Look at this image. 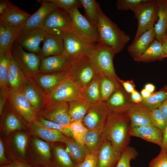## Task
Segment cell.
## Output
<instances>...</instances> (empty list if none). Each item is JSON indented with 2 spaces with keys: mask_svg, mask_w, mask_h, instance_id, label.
<instances>
[{
  "mask_svg": "<svg viewBox=\"0 0 167 167\" xmlns=\"http://www.w3.org/2000/svg\"><path fill=\"white\" fill-rule=\"evenodd\" d=\"M21 30V28L11 26L0 20V53L11 50Z\"/></svg>",
  "mask_w": 167,
  "mask_h": 167,
  "instance_id": "cell-28",
  "label": "cell"
},
{
  "mask_svg": "<svg viewBox=\"0 0 167 167\" xmlns=\"http://www.w3.org/2000/svg\"><path fill=\"white\" fill-rule=\"evenodd\" d=\"M72 19L69 13L56 8L47 15L41 28L48 33L63 35L71 31Z\"/></svg>",
  "mask_w": 167,
  "mask_h": 167,
  "instance_id": "cell-8",
  "label": "cell"
},
{
  "mask_svg": "<svg viewBox=\"0 0 167 167\" xmlns=\"http://www.w3.org/2000/svg\"><path fill=\"white\" fill-rule=\"evenodd\" d=\"M11 52L13 58L27 76L39 72L41 60L37 54L26 52L17 41L14 43Z\"/></svg>",
  "mask_w": 167,
  "mask_h": 167,
  "instance_id": "cell-9",
  "label": "cell"
},
{
  "mask_svg": "<svg viewBox=\"0 0 167 167\" xmlns=\"http://www.w3.org/2000/svg\"><path fill=\"white\" fill-rule=\"evenodd\" d=\"M50 146L53 152L50 167H76L66 149L55 143H51Z\"/></svg>",
  "mask_w": 167,
  "mask_h": 167,
  "instance_id": "cell-31",
  "label": "cell"
},
{
  "mask_svg": "<svg viewBox=\"0 0 167 167\" xmlns=\"http://www.w3.org/2000/svg\"><path fill=\"white\" fill-rule=\"evenodd\" d=\"M63 50L62 54L75 58L87 55L93 45L83 41L71 32L62 35Z\"/></svg>",
  "mask_w": 167,
  "mask_h": 167,
  "instance_id": "cell-15",
  "label": "cell"
},
{
  "mask_svg": "<svg viewBox=\"0 0 167 167\" xmlns=\"http://www.w3.org/2000/svg\"><path fill=\"white\" fill-rule=\"evenodd\" d=\"M41 5L38 10L28 19L22 27L21 31H28L41 28L46 17L54 9V5L49 0H38Z\"/></svg>",
  "mask_w": 167,
  "mask_h": 167,
  "instance_id": "cell-19",
  "label": "cell"
},
{
  "mask_svg": "<svg viewBox=\"0 0 167 167\" xmlns=\"http://www.w3.org/2000/svg\"><path fill=\"white\" fill-rule=\"evenodd\" d=\"M162 42V48L166 57H167V39L165 38Z\"/></svg>",
  "mask_w": 167,
  "mask_h": 167,
  "instance_id": "cell-59",
  "label": "cell"
},
{
  "mask_svg": "<svg viewBox=\"0 0 167 167\" xmlns=\"http://www.w3.org/2000/svg\"><path fill=\"white\" fill-rule=\"evenodd\" d=\"M100 80V75H97L89 84L80 90V98L91 105L101 101Z\"/></svg>",
  "mask_w": 167,
  "mask_h": 167,
  "instance_id": "cell-33",
  "label": "cell"
},
{
  "mask_svg": "<svg viewBox=\"0 0 167 167\" xmlns=\"http://www.w3.org/2000/svg\"><path fill=\"white\" fill-rule=\"evenodd\" d=\"M130 98L132 103L134 104L141 103L143 100L141 94L135 89L131 93Z\"/></svg>",
  "mask_w": 167,
  "mask_h": 167,
  "instance_id": "cell-55",
  "label": "cell"
},
{
  "mask_svg": "<svg viewBox=\"0 0 167 167\" xmlns=\"http://www.w3.org/2000/svg\"><path fill=\"white\" fill-rule=\"evenodd\" d=\"M116 54L113 48L98 43L92 46L87 55L97 74L120 83L113 64V59Z\"/></svg>",
  "mask_w": 167,
  "mask_h": 167,
  "instance_id": "cell-3",
  "label": "cell"
},
{
  "mask_svg": "<svg viewBox=\"0 0 167 167\" xmlns=\"http://www.w3.org/2000/svg\"><path fill=\"white\" fill-rule=\"evenodd\" d=\"M4 145L1 139H0V165L7 164L10 162L6 157L5 153Z\"/></svg>",
  "mask_w": 167,
  "mask_h": 167,
  "instance_id": "cell-54",
  "label": "cell"
},
{
  "mask_svg": "<svg viewBox=\"0 0 167 167\" xmlns=\"http://www.w3.org/2000/svg\"><path fill=\"white\" fill-rule=\"evenodd\" d=\"M130 127V119L127 113H111L107 127L102 133L103 139L110 141L114 149L121 152L129 146Z\"/></svg>",
  "mask_w": 167,
  "mask_h": 167,
  "instance_id": "cell-1",
  "label": "cell"
},
{
  "mask_svg": "<svg viewBox=\"0 0 167 167\" xmlns=\"http://www.w3.org/2000/svg\"><path fill=\"white\" fill-rule=\"evenodd\" d=\"M85 12V17L96 26L98 22V9L100 4L95 0H80Z\"/></svg>",
  "mask_w": 167,
  "mask_h": 167,
  "instance_id": "cell-38",
  "label": "cell"
},
{
  "mask_svg": "<svg viewBox=\"0 0 167 167\" xmlns=\"http://www.w3.org/2000/svg\"><path fill=\"white\" fill-rule=\"evenodd\" d=\"M138 155L136 148L128 146L121 152L120 158L115 167H131L130 161Z\"/></svg>",
  "mask_w": 167,
  "mask_h": 167,
  "instance_id": "cell-42",
  "label": "cell"
},
{
  "mask_svg": "<svg viewBox=\"0 0 167 167\" xmlns=\"http://www.w3.org/2000/svg\"><path fill=\"white\" fill-rule=\"evenodd\" d=\"M24 92L37 116L48 103L47 94L31 77H28Z\"/></svg>",
  "mask_w": 167,
  "mask_h": 167,
  "instance_id": "cell-13",
  "label": "cell"
},
{
  "mask_svg": "<svg viewBox=\"0 0 167 167\" xmlns=\"http://www.w3.org/2000/svg\"><path fill=\"white\" fill-rule=\"evenodd\" d=\"M151 94V93L145 88L143 89L141 92V94L143 98H146L149 97Z\"/></svg>",
  "mask_w": 167,
  "mask_h": 167,
  "instance_id": "cell-61",
  "label": "cell"
},
{
  "mask_svg": "<svg viewBox=\"0 0 167 167\" xmlns=\"http://www.w3.org/2000/svg\"><path fill=\"white\" fill-rule=\"evenodd\" d=\"M155 39L162 42L167 32V0H160L157 22L154 26Z\"/></svg>",
  "mask_w": 167,
  "mask_h": 167,
  "instance_id": "cell-30",
  "label": "cell"
},
{
  "mask_svg": "<svg viewBox=\"0 0 167 167\" xmlns=\"http://www.w3.org/2000/svg\"><path fill=\"white\" fill-rule=\"evenodd\" d=\"M68 103V113L72 122L82 121L91 105L81 98Z\"/></svg>",
  "mask_w": 167,
  "mask_h": 167,
  "instance_id": "cell-35",
  "label": "cell"
},
{
  "mask_svg": "<svg viewBox=\"0 0 167 167\" xmlns=\"http://www.w3.org/2000/svg\"><path fill=\"white\" fill-rule=\"evenodd\" d=\"M38 116L64 126L72 122L67 102H48Z\"/></svg>",
  "mask_w": 167,
  "mask_h": 167,
  "instance_id": "cell-14",
  "label": "cell"
},
{
  "mask_svg": "<svg viewBox=\"0 0 167 167\" xmlns=\"http://www.w3.org/2000/svg\"><path fill=\"white\" fill-rule=\"evenodd\" d=\"M148 167H167V152H160L150 162Z\"/></svg>",
  "mask_w": 167,
  "mask_h": 167,
  "instance_id": "cell-50",
  "label": "cell"
},
{
  "mask_svg": "<svg viewBox=\"0 0 167 167\" xmlns=\"http://www.w3.org/2000/svg\"><path fill=\"white\" fill-rule=\"evenodd\" d=\"M158 108L167 118V97L162 102Z\"/></svg>",
  "mask_w": 167,
  "mask_h": 167,
  "instance_id": "cell-57",
  "label": "cell"
},
{
  "mask_svg": "<svg viewBox=\"0 0 167 167\" xmlns=\"http://www.w3.org/2000/svg\"><path fill=\"white\" fill-rule=\"evenodd\" d=\"M119 81L125 91L127 93H131L135 89V85L132 80L125 81L119 79Z\"/></svg>",
  "mask_w": 167,
  "mask_h": 167,
  "instance_id": "cell-53",
  "label": "cell"
},
{
  "mask_svg": "<svg viewBox=\"0 0 167 167\" xmlns=\"http://www.w3.org/2000/svg\"><path fill=\"white\" fill-rule=\"evenodd\" d=\"M10 67L8 76V86L9 89L17 92H24L28 77L16 63L10 53Z\"/></svg>",
  "mask_w": 167,
  "mask_h": 167,
  "instance_id": "cell-23",
  "label": "cell"
},
{
  "mask_svg": "<svg viewBox=\"0 0 167 167\" xmlns=\"http://www.w3.org/2000/svg\"><path fill=\"white\" fill-rule=\"evenodd\" d=\"M148 113L154 126L164 132L167 123V118L158 108L152 110H149Z\"/></svg>",
  "mask_w": 167,
  "mask_h": 167,
  "instance_id": "cell-44",
  "label": "cell"
},
{
  "mask_svg": "<svg viewBox=\"0 0 167 167\" xmlns=\"http://www.w3.org/2000/svg\"><path fill=\"white\" fill-rule=\"evenodd\" d=\"M29 125L33 135L48 142H60L64 143L68 137L59 131L43 125L37 119Z\"/></svg>",
  "mask_w": 167,
  "mask_h": 167,
  "instance_id": "cell-27",
  "label": "cell"
},
{
  "mask_svg": "<svg viewBox=\"0 0 167 167\" xmlns=\"http://www.w3.org/2000/svg\"><path fill=\"white\" fill-rule=\"evenodd\" d=\"M31 15L10 1L6 9L0 14V20L11 26L21 29Z\"/></svg>",
  "mask_w": 167,
  "mask_h": 167,
  "instance_id": "cell-22",
  "label": "cell"
},
{
  "mask_svg": "<svg viewBox=\"0 0 167 167\" xmlns=\"http://www.w3.org/2000/svg\"><path fill=\"white\" fill-rule=\"evenodd\" d=\"M66 126L71 131L73 138L79 143L84 146V137L89 129L84 126L82 120L72 121Z\"/></svg>",
  "mask_w": 167,
  "mask_h": 167,
  "instance_id": "cell-41",
  "label": "cell"
},
{
  "mask_svg": "<svg viewBox=\"0 0 167 167\" xmlns=\"http://www.w3.org/2000/svg\"><path fill=\"white\" fill-rule=\"evenodd\" d=\"M144 88L151 93H153L155 89L154 86L151 84H147L145 86Z\"/></svg>",
  "mask_w": 167,
  "mask_h": 167,
  "instance_id": "cell-60",
  "label": "cell"
},
{
  "mask_svg": "<svg viewBox=\"0 0 167 167\" xmlns=\"http://www.w3.org/2000/svg\"><path fill=\"white\" fill-rule=\"evenodd\" d=\"M37 119L40 123L45 126L59 131L66 136L73 138L71 131L66 126L47 120L40 116H37Z\"/></svg>",
  "mask_w": 167,
  "mask_h": 167,
  "instance_id": "cell-46",
  "label": "cell"
},
{
  "mask_svg": "<svg viewBox=\"0 0 167 167\" xmlns=\"http://www.w3.org/2000/svg\"><path fill=\"white\" fill-rule=\"evenodd\" d=\"M121 154L114 149L110 141L104 140L97 152L96 167H115Z\"/></svg>",
  "mask_w": 167,
  "mask_h": 167,
  "instance_id": "cell-21",
  "label": "cell"
},
{
  "mask_svg": "<svg viewBox=\"0 0 167 167\" xmlns=\"http://www.w3.org/2000/svg\"><path fill=\"white\" fill-rule=\"evenodd\" d=\"M43 45L37 54L41 60L49 56L61 54L63 50L62 35L47 33Z\"/></svg>",
  "mask_w": 167,
  "mask_h": 167,
  "instance_id": "cell-24",
  "label": "cell"
},
{
  "mask_svg": "<svg viewBox=\"0 0 167 167\" xmlns=\"http://www.w3.org/2000/svg\"><path fill=\"white\" fill-rule=\"evenodd\" d=\"M155 36L153 27L133 41L131 44L128 47L127 50L134 61H137L139 58L155 39Z\"/></svg>",
  "mask_w": 167,
  "mask_h": 167,
  "instance_id": "cell-26",
  "label": "cell"
},
{
  "mask_svg": "<svg viewBox=\"0 0 167 167\" xmlns=\"http://www.w3.org/2000/svg\"><path fill=\"white\" fill-rule=\"evenodd\" d=\"M11 50L0 53V88L8 86V76L10 67Z\"/></svg>",
  "mask_w": 167,
  "mask_h": 167,
  "instance_id": "cell-40",
  "label": "cell"
},
{
  "mask_svg": "<svg viewBox=\"0 0 167 167\" xmlns=\"http://www.w3.org/2000/svg\"><path fill=\"white\" fill-rule=\"evenodd\" d=\"M97 153H90L85 157L84 161L76 167H96Z\"/></svg>",
  "mask_w": 167,
  "mask_h": 167,
  "instance_id": "cell-51",
  "label": "cell"
},
{
  "mask_svg": "<svg viewBox=\"0 0 167 167\" xmlns=\"http://www.w3.org/2000/svg\"><path fill=\"white\" fill-rule=\"evenodd\" d=\"M160 0H147L133 11L138 20V27L133 40L154 27L157 19V11Z\"/></svg>",
  "mask_w": 167,
  "mask_h": 167,
  "instance_id": "cell-6",
  "label": "cell"
},
{
  "mask_svg": "<svg viewBox=\"0 0 167 167\" xmlns=\"http://www.w3.org/2000/svg\"><path fill=\"white\" fill-rule=\"evenodd\" d=\"M9 88L8 87L0 88V114L2 115L4 106L7 101V95Z\"/></svg>",
  "mask_w": 167,
  "mask_h": 167,
  "instance_id": "cell-52",
  "label": "cell"
},
{
  "mask_svg": "<svg viewBox=\"0 0 167 167\" xmlns=\"http://www.w3.org/2000/svg\"><path fill=\"white\" fill-rule=\"evenodd\" d=\"M111 112L106 101L92 104L82 122L89 130L102 133L105 129Z\"/></svg>",
  "mask_w": 167,
  "mask_h": 167,
  "instance_id": "cell-7",
  "label": "cell"
},
{
  "mask_svg": "<svg viewBox=\"0 0 167 167\" xmlns=\"http://www.w3.org/2000/svg\"><path fill=\"white\" fill-rule=\"evenodd\" d=\"M164 139L162 147H161V152H167V123L166 128L164 132Z\"/></svg>",
  "mask_w": 167,
  "mask_h": 167,
  "instance_id": "cell-56",
  "label": "cell"
},
{
  "mask_svg": "<svg viewBox=\"0 0 167 167\" xmlns=\"http://www.w3.org/2000/svg\"><path fill=\"white\" fill-rule=\"evenodd\" d=\"M165 38H166V39H167V32L166 33V36L165 37Z\"/></svg>",
  "mask_w": 167,
  "mask_h": 167,
  "instance_id": "cell-62",
  "label": "cell"
},
{
  "mask_svg": "<svg viewBox=\"0 0 167 167\" xmlns=\"http://www.w3.org/2000/svg\"><path fill=\"white\" fill-rule=\"evenodd\" d=\"M167 97V90L163 88L158 91L151 93L147 98H143L141 103L148 109L152 110L158 108Z\"/></svg>",
  "mask_w": 167,
  "mask_h": 167,
  "instance_id": "cell-39",
  "label": "cell"
},
{
  "mask_svg": "<svg viewBox=\"0 0 167 167\" xmlns=\"http://www.w3.org/2000/svg\"><path fill=\"white\" fill-rule=\"evenodd\" d=\"M32 142L37 153L26 154L25 161L33 167H50L52 154L49 144L37 137L33 139Z\"/></svg>",
  "mask_w": 167,
  "mask_h": 167,
  "instance_id": "cell-12",
  "label": "cell"
},
{
  "mask_svg": "<svg viewBox=\"0 0 167 167\" xmlns=\"http://www.w3.org/2000/svg\"><path fill=\"white\" fill-rule=\"evenodd\" d=\"M69 13L72 19L71 32L89 44L93 45L98 43L99 38L96 27L80 13L78 8L73 7Z\"/></svg>",
  "mask_w": 167,
  "mask_h": 167,
  "instance_id": "cell-5",
  "label": "cell"
},
{
  "mask_svg": "<svg viewBox=\"0 0 167 167\" xmlns=\"http://www.w3.org/2000/svg\"><path fill=\"white\" fill-rule=\"evenodd\" d=\"M80 91L68 76L47 93L48 102L68 103L80 98Z\"/></svg>",
  "mask_w": 167,
  "mask_h": 167,
  "instance_id": "cell-11",
  "label": "cell"
},
{
  "mask_svg": "<svg viewBox=\"0 0 167 167\" xmlns=\"http://www.w3.org/2000/svg\"><path fill=\"white\" fill-rule=\"evenodd\" d=\"M130 134L131 137L141 138L148 142L156 144L161 148L162 145L164 132L155 126L145 125L130 127Z\"/></svg>",
  "mask_w": 167,
  "mask_h": 167,
  "instance_id": "cell-20",
  "label": "cell"
},
{
  "mask_svg": "<svg viewBox=\"0 0 167 167\" xmlns=\"http://www.w3.org/2000/svg\"><path fill=\"white\" fill-rule=\"evenodd\" d=\"M148 111L149 109L141 103H132L126 113L130 119L131 127L145 125L154 126L149 117Z\"/></svg>",
  "mask_w": 167,
  "mask_h": 167,
  "instance_id": "cell-29",
  "label": "cell"
},
{
  "mask_svg": "<svg viewBox=\"0 0 167 167\" xmlns=\"http://www.w3.org/2000/svg\"><path fill=\"white\" fill-rule=\"evenodd\" d=\"M64 143L71 158L76 166L81 164L90 152L84 146L73 138L67 137Z\"/></svg>",
  "mask_w": 167,
  "mask_h": 167,
  "instance_id": "cell-32",
  "label": "cell"
},
{
  "mask_svg": "<svg viewBox=\"0 0 167 167\" xmlns=\"http://www.w3.org/2000/svg\"><path fill=\"white\" fill-rule=\"evenodd\" d=\"M74 58L63 54L49 56L41 60L39 72L68 71Z\"/></svg>",
  "mask_w": 167,
  "mask_h": 167,
  "instance_id": "cell-16",
  "label": "cell"
},
{
  "mask_svg": "<svg viewBox=\"0 0 167 167\" xmlns=\"http://www.w3.org/2000/svg\"><path fill=\"white\" fill-rule=\"evenodd\" d=\"M68 71L48 73L39 72L30 77H31L47 94L68 77Z\"/></svg>",
  "mask_w": 167,
  "mask_h": 167,
  "instance_id": "cell-25",
  "label": "cell"
},
{
  "mask_svg": "<svg viewBox=\"0 0 167 167\" xmlns=\"http://www.w3.org/2000/svg\"><path fill=\"white\" fill-rule=\"evenodd\" d=\"M7 100L10 105L28 125L36 119L37 115L34 111L24 92L9 89Z\"/></svg>",
  "mask_w": 167,
  "mask_h": 167,
  "instance_id": "cell-10",
  "label": "cell"
},
{
  "mask_svg": "<svg viewBox=\"0 0 167 167\" xmlns=\"http://www.w3.org/2000/svg\"><path fill=\"white\" fill-rule=\"evenodd\" d=\"M14 142L20 157L25 159L28 143V137L24 133H16L14 137Z\"/></svg>",
  "mask_w": 167,
  "mask_h": 167,
  "instance_id": "cell-45",
  "label": "cell"
},
{
  "mask_svg": "<svg viewBox=\"0 0 167 167\" xmlns=\"http://www.w3.org/2000/svg\"><path fill=\"white\" fill-rule=\"evenodd\" d=\"M121 84L106 101L111 113H126L131 107L130 96Z\"/></svg>",
  "mask_w": 167,
  "mask_h": 167,
  "instance_id": "cell-18",
  "label": "cell"
},
{
  "mask_svg": "<svg viewBox=\"0 0 167 167\" xmlns=\"http://www.w3.org/2000/svg\"><path fill=\"white\" fill-rule=\"evenodd\" d=\"M56 8L63 9L69 12L73 7L78 8L82 7L80 0H49Z\"/></svg>",
  "mask_w": 167,
  "mask_h": 167,
  "instance_id": "cell-47",
  "label": "cell"
},
{
  "mask_svg": "<svg viewBox=\"0 0 167 167\" xmlns=\"http://www.w3.org/2000/svg\"><path fill=\"white\" fill-rule=\"evenodd\" d=\"M10 162L2 165L0 167H33L28 164L25 159L19 156L9 153Z\"/></svg>",
  "mask_w": 167,
  "mask_h": 167,
  "instance_id": "cell-49",
  "label": "cell"
},
{
  "mask_svg": "<svg viewBox=\"0 0 167 167\" xmlns=\"http://www.w3.org/2000/svg\"><path fill=\"white\" fill-rule=\"evenodd\" d=\"M5 129L7 133L22 130L23 125L19 119L12 112L7 113L5 119Z\"/></svg>",
  "mask_w": 167,
  "mask_h": 167,
  "instance_id": "cell-43",
  "label": "cell"
},
{
  "mask_svg": "<svg viewBox=\"0 0 167 167\" xmlns=\"http://www.w3.org/2000/svg\"><path fill=\"white\" fill-rule=\"evenodd\" d=\"M147 0H117L116 6L118 10H131L133 11L136 8Z\"/></svg>",
  "mask_w": 167,
  "mask_h": 167,
  "instance_id": "cell-48",
  "label": "cell"
},
{
  "mask_svg": "<svg viewBox=\"0 0 167 167\" xmlns=\"http://www.w3.org/2000/svg\"><path fill=\"white\" fill-rule=\"evenodd\" d=\"M109 78L100 75L99 90L101 101H106L110 96L121 85Z\"/></svg>",
  "mask_w": 167,
  "mask_h": 167,
  "instance_id": "cell-37",
  "label": "cell"
},
{
  "mask_svg": "<svg viewBox=\"0 0 167 167\" xmlns=\"http://www.w3.org/2000/svg\"><path fill=\"white\" fill-rule=\"evenodd\" d=\"M47 34L41 28L26 31L21 30L16 41L25 49L38 54L41 49L40 44Z\"/></svg>",
  "mask_w": 167,
  "mask_h": 167,
  "instance_id": "cell-17",
  "label": "cell"
},
{
  "mask_svg": "<svg viewBox=\"0 0 167 167\" xmlns=\"http://www.w3.org/2000/svg\"><path fill=\"white\" fill-rule=\"evenodd\" d=\"M10 1L8 0H0V14H2L7 8Z\"/></svg>",
  "mask_w": 167,
  "mask_h": 167,
  "instance_id": "cell-58",
  "label": "cell"
},
{
  "mask_svg": "<svg viewBox=\"0 0 167 167\" xmlns=\"http://www.w3.org/2000/svg\"><path fill=\"white\" fill-rule=\"evenodd\" d=\"M98 13L96 28L99 38V43L113 48L116 54L119 53L130 41V36L105 14L100 6Z\"/></svg>",
  "mask_w": 167,
  "mask_h": 167,
  "instance_id": "cell-2",
  "label": "cell"
},
{
  "mask_svg": "<svg viewBox=\"0 0 167 167\" xmlns=\"http://www.w3.org/2000/svg\"><path fill=\"white\" fill-rule=\"evenodd\" d=\"M103 141L102 133L90 130L84 139V145L92 153H97Z\"/></svg>",
  "mask_w": 167,
  "mask_h": 167,
  "instance_id": "cell-36",
  "label": "cell"
},
{
  "mask_svg": "<svg viewBox=\"0 0 167 167\" xmlns=\"http://www.w3.org/2000/svg\"><path fill=\"white\" fill-rule=\"evenodd\" d=\"M87 55L74 58L68 71V76L80 90L97 75Z\"/></svg>",
  "mask_w": 167,
  "mask_h": 167,
  "instance_id": "cell-4",
  "label": "cell"
},
{
  "mask_svg": "<svg viewBox=\"0 0 167 167\" xmlns=\"http://www.w3.org/2000/svg\"><path fill=\"white\" fill-rule=\"evenodd\" d=\"M166 58L162 48V42L155 39L140 56L137 62H149L161 61Z\"/></svg>",
  "mask_w": 167,
  "mask_h": 167,
  "instance_id": "cell-34",
  "label": "cell"
}]
</instances>
